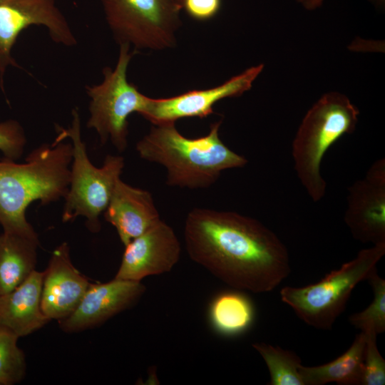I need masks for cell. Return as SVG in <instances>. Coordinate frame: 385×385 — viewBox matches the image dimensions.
Segmentation results:
<instances>
[{
	"instance_id": "d6986e66",
	"label": "cell",
	"mask_w": 385,
	"mask_h": 385,
	"mask_svg": "<svg viewBox=\"0 0 385 385\" xmlns=\"http://www.w3.org/2000/svg\"><path fill=\"white\" fill-rule=\"evenodd\" d=\"M207 316L217 334L232 337L251 328L255 319V308L243 291L234 289L220 292L211 300Z\"/></svg>"
},
{
	"instance_id": "8992f818",
	"label": "cell",
	"mask_w": 385,
	"mask_h": 385,
	"mask_svg": "<svg viewBox=\"0 0 385 385\" xmlns=\"http://www.w3.org/2000/svg\"><path fill=\"white\" fill-rule=\"evenodd\" d=\"M72 122L68 128L56 126V140L70 138L73 145V160L70 168L68 190L65 195L62 213L64 222L76 217H86L87 228L98 232L101 225L100 215L110 201L116 181L124 168V158L120 155H108L101 168L90 161L85 143L81 135V120L78 108L72 111Z\"/></svg>"
},
{
	"instance_id": "603a6c76",
	"label": "cell",
	"mask_w": 385,
	"mask_h": 385,
	"mask_svg": "<svg viewBox=\"0 0 385 385\" xmlns=\"http://www.w3.org/2000/svg\"><path fill=\"white\" fill-rule=\"evenodd\" d=\"M366 345L363 363L362 385L385 384V360L376 344L377 334H364Z\"/></svg>"
},
{
	"instance_id": "ffe728a7",
	"label": "cell",
	"mask_w": 385,
	"mask_h": 385,
	"mask_svg": "<svg viewBox=\"0 0 385 385\" xmlns=\"http://www.w3.org/2000/svg\"><path fill=\"white\" fill-rule=\"evenodd\" d=\"M268 369L269 385H304L299 371L301 358L294 351L265 342L252 344Z\"/></svg>"
},
{
	"instance_id": "ac0fdd59",
	"label": "cell",
	"mask_w": 385,
	"mask_h": 385,
	"mask_svg": "<svg viewBox=\"0 0 385 385\" xmlns=\"http://www.w3.org/2000/svg\"><path fill=\"white\" fill-rule=\"evenodd\" d=\"M365 345L366 336L360 332L349 348L334 360L314 366L301 364L299 371L304 385H361Z\"/></svg>"
},
{
	"instance_id": "cb8c5ba5",
	"label": "cell",
	"mask_w": 385,
	"mask_h": 385,
	"mask_svg": "<svg viewBox=\"0 0 385 385\" xmlns=\"http://www.w3.org/2000/svg\"><path fill=\"white\" fill-rule=\"evenodd\" d=\"M26 143L24 130L17 120L0 123V151L4 158L16 160L22 155Z\"/></svg>"
},
{
	"instance_id": "44dd1931",
	"label": "cell",
	"mask_w": 385,
	"mask_h": 385,
	"mask_svg": "<svg viewBox=\"0 0 385 385\" xmlns=\"http://www.w3.org/2000/svg\"><path fill=\"white\" fill-rule=\"evenodd\" d=\"M372 287L374 299L363 311L349 317V322L364 334H381L385 331V279L375 268L366 279Z\"/></svg>"
},
{
	"instance_id": "7402d4cb",
	"label": "cell",
	"mask_w": 385,
	"mask_h": 385,
	"mask_svg": "<svg viewBox=\"0 0 385 385\" xmlns=\"http://www.w3.org/2000/svg\"><path fill=\"white\" fill-rule=\"evenodd\" d=\"M19 337L0 328V385L20 382L26 369L25 354L17 345Z\"/></svg>"
},
{
	"instance_id": "ba28073f",
	"label": "cell",
	"mask_w": 385,
	"mask_h": 385,
	"mask_svg": "<svg viewBox=\"0 0 385 385\" xmlns=\"http://www.w3.org/2000/svg\"><path fill=\"white\" fill-rule=\"evenodd\" d=\"M106 22L119 44L135 51L173 48L181 26L177 0H100Z\"/></svg>"
},
{
	"instance_id": "e0dca14e",
	"label": "cell",
	"mask_w": 385,
	"mask_h": 385,
	"mask_svg": "<svg viewBox=\"0 0 385 385\" xmlns=\"http://www.w3.org/2000/svg\"><path fill=\"white\" fill-rule=\"evenodd\" d=\"M38 237L4 232L0 235V295L6 294L35 270Z\"/></svg>"
},
{
	"instance_id": "3957f363",
	"label": "cell",
	"mask_w": 385,
	"mask_h": 385,
	"mask_svg": "<svg viewBox=\"0 0 385 385\" xmlns=\"http://www.w3.org/2000/svg\"><path fill=\"white\" fill-rule=\"evenodd\" d=\"M222 120L210 125L204 136L183 135L175 123L153 125L136 144L142 159L163 165L169 186L205 188L215 183L225 170L242 168L247 160L230 149L220 138Z\"/></svg>"
},
{
	"instance_id": "4fadbf2b",
	"label": "cell",
	"mask_w": 385,
	"mask_h": 385,
	"mask_svg": "<svg viewBox=\"0 0 385 385\" xmlns=\"http://www.w3.org/2000/svg\"><path fill=\"white\" fill-rule=\"evenodd\" d=\"M146 290L141 282L114 278L106 283L91 284L75 310L59 320L66 332L95 327L136 304Z\"/></svg>"
},
{
	"instance_id": "30bf717a",
	"label": "cell",
	"mask_w": 385,
	"mask_h": 385,
	"mask_svg": "<svg viewBox=\"0 0 385 385\" xmlns=\"http://www.w3.org/2000/svg\"><path fill=\"white\" fill-rule=\"evenodd\" d=\"M344 222L354 239L385 243V159L376 160L365 176L348 188Z\"/></svg>"
},
{
	"instance_id": "7a4b0ae2",
	"label": "cell",
	"mask_w": 385,
	"mask_h": 385,
	"mask_svg": "<svg viewBox=\"0 0 385 385\" xmlns=\"http://www.w3.org/2000/svg\"><path fill=\"white\" fill-rule=\"evenodd\" d=\"M55 139L33 150L24 163L0 160V225L4 232L38 237L26 212L34 201L48 205L64 197L70 182L73 145Z\"/></svg>"
},
{
	"instance_id": "52a82bcc",
	"label": "cell",
	"mask_w": 385,
	"mask_h": 385,
	"mask_svg": "<svg viewBox=\"0 0 385 385\" xmlns=\"http://www.w3.org/2000/svg\"><path fill=\"white\" fill-rule=\"evenodd\" d=\"M119 46L115 68L105 67L103 81L86 86L90 98V116L86 126L97 132L102 144L110 140L115 148L122 152L128 144V117L133 113L142 115L150 98L141 93L127 79L128 64L136 51H130V46L127 43Z\"/></svg>"
},
{
	"instance_id": "9c48e42d",
	"label": "cell",
	"mask_w": 385,
	"mask_h": 385,
	"mask_svg": "<svg viewBox=\"0 0 385 385\" xmlns=\"http://www.w3.org/2000/svg\"><path fill=\"white\" fill-rule=\"evenodd\" d=\"M33 25L46 27L57 43L66 46L77 43L56 0H0V86L3 90L7 68L19 67L11 50L19 34Z\"/></svg>"
},
{
	"instance_id": "7c38bea8",
	"label": "cell",
	"mask_w": 385,
	"mask_h": 385,
	"mask_svg": "<svg viewBox=\"0 0 385 385\" xmlns=\"http://www.w3.org/2000/svg\"><path fill=\"white\" fill-rule=\"evenodd\" d=\"M114 278L141 282L150 275L171 271L181 247L173 228L161 219L125 246Z\"/></svg>"
},
{
	"instance_id": "4316f807",
	"label": "cell",
	"mask_w": 385,
	"mask_h": 385,
	"mask_svg": "<svg viewBox=\"0 0 385 385\" xmlns=\"http://www.w3.org/2000/svg\"><path fill=\"white\" fill-rule=\"evenodd\" d=\"M177 1H178L181 4V6H182V1H183V0H177ZM182 7H183V6H182Z\"/></svg>"
},
{
	"instance_id": "2e32d148",
	"label": "cell",
	"mask_w": 385,
	"mask_h": 385,
	"mask_svg": "<svg viewBox=\"0 0 385 385\" xmlns=\"http://www.w3.org/2000/svg\"><path fill=\"white\" fill-rule=\"evenodd\" d=\"M42 280L43 272L35 270L13 290L0 295V328L22 337L50 321L41 309Z\"/></svg>"
},
{
	"instance_id": "5b68a950",
	"label": "cell",
	"mask_w": 385,
	"mask_h": 385,
	"mask_svg": "<svg viewBox=\"0 0 385 385\" xmlns=\"http://www.w3.org/2000/svg\"><path fill=\"white\" fill-rule=\"evenodd\" d=\"M385 255V243L360 250L351 260L332 270L319 282L280 289L282 301L305 324L330 330L344 312L354 287L366 280Z\"/></svg>"
},
{
	"instance_id": "d4e9b609",
	"label": "cell",
	"mask_w": 385,
	"mask_h": 385,
	"mask_svg": "<svg viewBox=\"0 0 385 385\" xmlns=\"http://www.w3.org/2000/svg\"><path fill=\"white\" fill-rule=\"evenodd\" d=\"M182 6L191 18L207 21L218 13L221 0H183Z\"/></svg>"
},
{
	"instance_id": "277c9868",
	"label": "cell",
	"mask_w": 385,
	"mask_h": 385,
	"mask_svg": "<svg viewBox=\"0 0 385 385\" xmlns=\"http://www.w3.org/2000/svg\"><path fill=\"white\" fill-rule=\"evenodd\" d=\"M359 109L347 96L338 92L324 94L307 112L292 142L294 170L314 202L326 193L321 174L327 151L344 134L354 131Z\"/></svg>"
},
{
	"instance_id": "5bb4252c",
	"label": "cell",
	"mask_w": 385,
	"mask_h": 385,
	"mask_svg": "<svg viewBox=\"0 0 385 385\" xmlns=\"http://www.w3.org/2000/svg\"><path fill=\"white\" fill-rule=\"evenodd\" d=\"M66 242L52 252L43 272L41 304L43 314L51 320H61L77 307L91 284L73 266Z\"/></svg>"
},
{
	"instance_id": "9a60e30c",
	"label": "cell",
	"mask_w": 385,
	"mask_h": 385,
	"mask_svg": "<svg viewBox=\"0 0 385 385\" xmlns=\"http://www.w3.org/2000/svg\"><path fill=\"white\" fill-rule=\"evenodd\" d=\"M103 215L115 228L124 246L160 220L151 193L120 178L115 183Z\"/></svg>"
},
{
	"instance_id": "484cf974",
	"label": "cell",
	"mask_w": 385,
	"mask_h": 385,
	"mask_svg": "<svg viewBox=\"0 0 385 385\" xmlns=\"http://www.w3.org/2000/svg\"><path fill=\"white\" fill-rule=\"evenodd\" d=\"M324 0H297L299 3L308 10H314L322 6ZM376 5H382L384 0H369Z\"/></svg>"
},
{
	"instance_id": "8fae6325",
	"label": "cell",
	"mask_w": 385,
	"mask_h": 385,
	"mask_svg": "<svg viewBox=\"0 0 385 385\" xmlns=\"http://www.w3.org/2000/svg\"><path fill=\"white\" fill-rule=\"evenodd\" d=\"M263 68V64L252 66L223 83L208 89L193 90L170 98H150L142 116L153 125L175 123L185 118H206L213 113V106L217 102L226 98L240 96L249 91Z\"/></svg>"
},
{
	"instance_id": "6da1fadb",
	"label": "cell",
	"mask_w": 385,
	"mask_h": 385,
	"mask_svg": "<svg viewBox=\"0 0 385 385\" xmlns=\"http://www.w3.org/2000/svg\"><path fill=\"white\" fill-rule=\"evenodd\" d=\"M184 237L190 258L233 289L269 292L291 272L288 250L277 235L235 212L194 208Z\"/></svg>"
}]
</instances>
